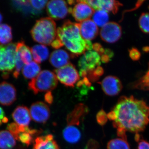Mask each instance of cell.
Returning a JSON list of instances; mask_svg holds the SVG:
<instances>
[{"label":"cell","mask_w":149,"mask_h":149,"mask_svg":"<svg viewBox=\"0 0 149 149\" xmlns=\"http://www.w3.org/2000/svg\"><path fill=\"white\" fill-rule=\"evenodd\" d=\"M13 118L15 123L22 127H28L31 120L30 111L27 107L19 106L13 113Z\"/></svg>","instance_id":"obj_17"},{"label":"cell","mask_w":149,"mask_h":149,"mask_svg":"<svg viewBox=\"0 0 149 149\" xmlns=\"http://www.w3.org/2000/svg\"><path fill=\"white\" fill-rule=\"evenodd\" d=\"M143 51L145 52H149V47H146L143 48Z\"/></svg>","instance_id":"obj_43"},{"label":"cell","mask_w":149,"mask_h":149,"mask_svg":"<svg viewBox=\"0 0 149 149\" xmlns=\"http://www.w3.org/2000/svg\"><path fill=\"white\" fill-rule=\"evenodd\" d=\"M104 70L100 66L97 67L95 69L88 72L87 77L90 82H95L98 80L100 77L103 75Z\"/></svg>","instance_id":"obj_31"},{"label":"cell","mask_w":149,"mask_h":149,"mask_svg":"<svg viewBox=\"0 0 149 149\" xmlns=\"http://www.w3.org/2000/svg\"><path fill=\"white\" fill-rule=\"evenodd\" d=\"M24 63L22 61L20 56L17 52L16 51L15 56V65L14 70L13 71V75L15 78H18L20 71L23 69L24 66Z\"/></svg>","instance_id":"obj_33"},{"label":"cell","mask_w":149,"mask_h":149,"mask_svg":"<svg viewBox=\"0 0 149 149\" xmlns=\"http://www.w3.org/2000/svg\"><path fill=\"white\" fill-rule=\"evenodd\" d=\"M45 100L48 103L51 104L53 102V96L51 92H47L45 95Z\"/></svg>","instance_id":"obj_42"},{"label":"cell","mask_w":149,"mask_h":149,"mask_svg":"<svg viewBox=\"0 0 149 149\" xmlns=\"http://www.w3.org/2000/svg\"><path fill=\"white\" fill-rule=\"evenodd\" d=\"M34 61L37 63H42L49 57V49L45 45H35L31 49Z\"/></svg>","instance_id":"obj_20"},{"label":"cell","mask_w":149,"mask_h":149,"mask_svg":"<svg viewBox=\"0 0 149 149\" xmlns=\"http://www.w3.org/2000/svg\"><path fill=\"white\" fill-rule=\"evenodd\" d=\"M85 1L94 10H101L114 14L117 13L119 8L123 6L120 2L114 0H89Z\"/></svg>","instance_id":"obj_14"},{"label":"cell","mask_w":149,"mask_h":149,"mask_svg":"<svg viewBox=\"0 0 149 149\" xmlns=\"http://www.w3.org/2000/svg\"><path fill=\"white\" fill-rule=\"evenodd\" d=\"M16 51L20 56L22 61L24 64H27L32 61V55L30 48L25 45L24 41L17 43Z\"/></svg>","instance_id":"obj_23"},{"label":"cell","mask_w":149,"mask_h":149,"mask_svg":"<svg viewBox=\"0 0 149 149\" xmlns=\"http://www.w3.org/2000/svg\"><path fill=\"white\" fill-rule=\"evenodd\" d=\"M93 21L98 27H103L108 22V13L101 10H97L93 15Z\"/></svg>","instance_id":"obj_28"},{"label":"cell","mask_w":149,"mask_h":149,"mask_svg":"<svg viewBox=\"0 0 149 149\" xmlns=\"http://www.w3.org/2000/svg\"><path fill=\"white\" fill-rule=\"evenodd\" d=\"M51 45L52 47L56 49H59L60 48L63 46V45L61 41L57 37L55 40H54L53 42L52 43Z\"/></svg>","instance_id":"obj_41"},{"label":"cell","mask_w":149,"mask_h":149,"mask_svg":"<svg viewBox=\"0 0 149 149\" xmlns=\"http://www.w3.org/2000/svg\"><path fill=\"white\" fill-rule=\"evenodd\" d=\"M13 40L12 31L10 26L6 24H0V44H10Z\"/></svg>","instance_id":"obj_27"},{"label":"cell","mask_w":149,"mask_h":149,"mask_svg":"<svg viewBox=\"0 0 149 149\" xmlns=\"http://www.w3.org/2000/svg\"><path fill=\"white\" fill-rule=\"evenodd\" d=\"M129 86L132 89L149 91V62L146 73L138 80L130 83Z\"/></svg>","instance_id":"obj_26"},{"label":"cell","mask_w":149,"mask_h":149,"mask_svg":"<svg viewBox=\"0 0 149 149\" xmlns=\"http://www.w3.org/2000/svg\"><path fill=\"white\" fill-rule=\"evenodd\" d=\"M129 56L133 61L139 60L141 56V54L138 49L132 48L129 50Z\"/></svg>","instance_id":"obj_38"},{"label":"cell","mask_w":149,"mask_h":149,"mask_svg":"<svg viewBox=\"0 0 149 149\" xmlns=\"http://www.w3.org/2000/svg\"><path fill=\"white\" fill-rule=\"evenodd\" d=\"M16 44L10 43L6 46L0 45V72L4 78L15 69L16 56Z\"/></svg>","instance_id":"obj_5"},{"label":"cell","mask_w":149,"mask_h":149,"mask_svg":"<svg viewBox=\"0 0 149 149\" xmlns=\"http://www.w3.org/2000/svg\"><path fill=\"white\" fill-rule=\"evenodd\" d=\"M55 22L50 17L40 19L36 21L30 34L33 40L44 45H49L57 37Z\"/></svg>","instance_id":"obj_3"},{"label":"cell","mask_w":149,"mask_h":149,"mask_svg":"<svg viewBox=\"0 0 149 149\" xmlns=\"http://www.w3.org/2000/svg\"><path fill=\"white\" fill-rule=\"evenodd\" d=\"M97 120L99 124L104 125L107 120V114L103 110L100 111L97 115Z\"/></svg>","instance_id":"obj_36"},{"label":"cell","mask_w":149,"mask_h":149,"mask_svg":"<svg viewBox=\"0 0 149 149\" xmlns=\"http://www.w3.org/2000/svg\"><path fill=\"white\" fill-rule=\"evenodd\" d=\"M100 84L101 85L103 91L107 95H117L122 90V83L120 79L116 76H107Z\"/></svg>","instance_id":"obj_12"},{"label":"cell","mask_w":149,"mask_h":149,"mask_svg":"<svg viewBox=\"0 0 149 149\" xmlns=\"http://www.w3.org/2000/svg\"><path fill=\"white\" fill-rule=\"evenodd\" d=\"M139 26L142 32L149 34V13L141 15L139 19Z\"/></svg>","instance_id":"obj_30"},{"label":"cell","mask_w":149,"mask_h":149,"mask_svg":"<svg viewBox=\"0 0 149 149\" xmlns=\"http://www.w3.org/2000/svg\"><path fill=\"white\" fill-rule=\"evenodd\" d=\"M47 11L49 17L55 20L64 18L69 13V8L64 1L53 0L48 1Z\"/></svg>","instance_id":"obj_8"},{"label":"cell","mask_w":149,"mask_h":149,"mask_svg":"<svg viewBox=\"0 0 149 149\" xmlns=\"http://www.w3.org/2000/svg\"><path fill=\"white\" fill-rule=\"evenodd\" d=\"M41 67L35 61H31L25 64L22 70V73L24 78L27 79H33L37 77L40 72Z\"/></svg>","instance_id":"obj_25"},{"label":"cell","mask_w":149,"mask_h":149,"mask_svg":"<svg viewBox=\"0 0 149 149\" xmlns=\"http://www.w3.org/2000/svg\"><path fill=\"white\" fill-rule=\"evenodd\" d=\"M113 56V52L111 50L105 49L104 53L101 56V60L104 63H107L110 61Z\"/></svg>","instance_id":"obj_37"},{"label":"cell","mask_w":149,"mask_h":149,"mask_svg":"<svg viewBox=\"0 0 149 149\" xmlns=\"http://www.w3.org/2000/svg\"><path fill=\"white\" fill-rule=\"evenodd\" d=\"M88 109L83 104H79L74 107V109L70 113L67 117V125L77 127L88 113Z\"/></svg>","instance_id":"obj_15"},{"label":"cell","mask_w":149,"mask_h":149,"mask_svg":"<svg viewBox=\"0 0 149 149\" xmlns=\"http://www.w3.org/2000/svg\"><path fill=\"white\" fill-rule=\"evenodd\" d=\"M57 37L68 50L76 55L83 54L86 50L93 49L91 41H85L81 36L79 23L65 21L57 29Z\"/></svg>","instance_id":"obj_2"},{"label":"cell","mask_w":149,"mask_h":149,"mask_svg":"<svg viewBox=\"0 0 149 149\" xmlns=\"http://www.w3.org/2000/svg\"><path fill=\"white\" fill-rule=\"evenodd\" d=\"M54 73L58 80L67 87H74L80 79V74L75 66L70 63L55 70Z\"/></svg>","instance_id":"obj_7"},{"label":"cell","mask_w":149,"mask_h":149,"mask_svg":"<svg viewBox=\"0 0 149 149\" xmlns=\"http://www.w3.org/2000/svg\"><path fill=\"white\" fill-rule=\"evenodd\" d=\"M76 2L73 8H69V13L79 22L90 19L95 12V10L85 1H77Z\"/></svg>","instance_id":"obj_10"},{"label":"cell","mask_w":149,"mask_h":149,"mask_svg":"<svg viewBox=\"0 0 149 149\" xmlns=\"http://www.w3.org/2000/svg\"><path fill=\"white\" fill-rule=\"evenodd\" d=\"M63 136L67 142L70 143H74L80 140L81 134L78 127L67 125L63 130Z\"/></svg>","instance_id":"obj_21"},{"label":"cell","mask_w":149,"mask_h":149,"mask_svg":"<svg viewBox=\"0 0 149 149\" xmlns=\"http://www.w3.org/2000/svg\"><path fill=\"white\" fill-rule=\"evenodd\" d=\"M16 144L15 139L9 131H0V149H13Z\"/></svg>","instance_id":"obj_22"},{"label":"cell","mask_w":149,"mask_h":149,"mask_svg":"<svg viewBox=\"0 0 149 149\" xmlns=\"http://www.w3.org/2000/svg\"><path fill=\"white\" fill-rule=\"evenodd\" d=\"M8 121V118L6 117L3 110L0 107V125H1L3 123H6Z\"/></svg>","instance_id":"obj_40"},{"label":"cell","mask_w":149,"mask_h":149,"mask_svg":"<svg viewBox=\"0 0 149 149\" xmlns=\"http://www.w3.org/2000/svg\"><path fill=\"white\" fill-rule=\"evenodd\" d=\"M33 149H60L54 137L51 134L40 136L35 139Z\"/></svg>","instance_id":"obj_19"},{"label":"cell","mask_w":149,"mask_h":149,"mask_svg":"<svg viewBox=\"0 0 149 149\" xmlns=\"http://www.w3.org/2000/svg\"><path fill=\"white\" fill-rule=\"evenodd\" d=\"M27 127L26 128L24 132L19 133L17 137V140L28 146L29 145H31L33 142L34 136L27 132Z\"/></svg>","instance_id":"obj_32"},{"label":"cell","mask_w":149,"mask_h":149,"mask_svg":"<svg viewBox=\"0 0 149 149\" xmlns=\"http://www.w3.org/2000/svg\"><path fill=\"white\" fill-rule=\"evenodd\" d=\"M120 138L126 139V133L138 134L145 129L149 123V107L142 100L122 96L113 109L107 114Z\"/></svg>","instance_id":"obj_1"},{"label":"cell","mask_w":149,"mask_h":149,"mask_svg":"<svg viewBox=\"0 0 149 149\" xmlns=\"http://www.w3.org/2000/svg\"><path fill=\"white\" fill-rule=\"evenodd\" d=\"M139 135H136V141H139L138 149H149V142L144 140H140Z\"/></svg>","instance_id":"obj_39"},{"label":"cell","mask_w":149,"mask_h":149,"mask_svg":"<svg viewBox=\"0 0 149 149\" xmlns=\"http://www.w3.org/2000/svg\"><path fill=\"white\" fill-rule=\"evenodd\" d=\"M11 5L15 9L25 14L36 15L40 12L35 10L30 4L29 1H12Z\"/></svg>","instance_id":"obj_24"},{"label":"cell","mask_w":149,"mask_h":149,"mask_svg":"<svg viewBox=\"0 0 149 149\" xmlns=\"http://www.w3.org/2000/svg\"><path fill=\"white\" fill-rule=\"evenodd\" d=\"M7 129L8 131L12 134L15 140H17L19 134L20 133L19 126L15 123H11L8 125Z\"/></svg>","instance_id":"obj_35"},{"label":"cell","mask_w":149,"mask_h":149,"mask_svg":"<svg viewBox=\"0 0 149 149\" xmlns=\"http://www.w3.org/2000/svg\"><path fill=\"white\" fill-rule=\"evenodd\" d=\"M107 149H130L127 139L118 138L113 139L108 143Z\"/></svg>","instance_id":"obj_29"},{"label":"cell","mask_w":149,"mask_h":149,"mask_svg":"<svg viewBox=\"0 0 149 149\" xmlns=\"http://www.w3.org/2000/svg\"><path fill=\"white\" fill-rule=\"evenodd\" d=\"M31 118L35 122L45 123L50 117V111L47 105L42 102L32 104L30 109Z\"/></svg>","instance_id":"obj_11"},{"label":"cell","mask_w":149,"mask_h":149,"mask_svg":"<svg viewBox=\"0 0 149 149\" xmlns=\"http://www.w3.org/2000/svg\"><path fill=\"white\" fill-rule=\"evenodd\" d=\"M80 34L86 41H91L97 36L98 26L91 19H88L79 23Z\"/></svg>","instance_id":"obj_16"},{"label":"cell","mask_w":149,"mask_h":149,"mask_svg":"<svg viewBox=\"0 0 149 149\" xmlns=\"http://www.w3.org/2000/svg\"><path fill=\"white\" fill-rule=\"evenodd\" d=\"M58 79L54 72L48 70L40 72L28 84V88L35 94L41 92H51L56 87Z\"/></svg>","instance_id":"obj_4"},{"label":"cell","mask_w":149,"mask_h":149,"mask_svg":"<svg viewBox=\"0 0 149 149\" xmlns=\"http://www.w3.org/2000/svg\"><path fill=\"white\" fill-rule=\"evenodd\" d=\"M70 56L67 52L63 49L54 51L50 56L49 62L54 67L58 69L70 63Z\"/></svg>","instance_id":"obj_18"},{"label":"cell","mask_w":149,"mask_h":149,"mask_svg":"<svg viewBox=\"0 0 149 149\" xmlns=\"http://www.w3.org/2000/svg\"><path fill=\"white\" fill-rule=\"evenodd\" d=\"M30 4L35 10L40 12L45 8L48 2L47 1H29Z\"/></svg>","instance_id":"obj_34"},{"label":"cell","mask_w":149,"mask_h":149,"mask_svg":"<svg viewBox=\"0 0 149 149\" xmlns=\"http://www.w3.org/2000/svg\"><path fill=\"white\" fill-rule=\"evenodd\" d=\"M122 29L119 24L114 22H108L102 27L100 35L103 41L108 43H114L120 39Z\"/></svg>","instance_id":"obj_9"},{"label":"cell","mask_w":149,"mask_h":149,"mask_svg":"<svg viewBox=\"0 0 149 149\" xmlns=\"http://www.w3.org/2000/svg\"><path fill=\"white\" fill-rule=\"evenodd\" d=\"M17 92L12 84L6 82L0 83V104L10 106L16 100Z\"/></svg>","instance_id":"obj_13"},{"label":"cell","mask_w":149,"mask_h":149,"mask_svg":"<svg viewBox=\"0 0 149 149\" xmlns=\"http://www.w3.org/2000/svg\"><path fill=\"white\" fill-rule=\"evenodd\" d=\"M3 19L2 15L1 13H0V24H1V22L2 21Z\"/></svg>","instance_id":"obj_44"},{"label":"cell","mask_w":149,"mask_h":149,"mask_svg":"<svg viewBox=\"0 0 149 149\" xmlns=\"http://www.w3.org/2000/svg\"><path fill=\"white\" fill-rule=\"evenodd\" d=\"M101 57L95 51H87L83 54L78 62L80 75L82 77H87L88 72L95 69L101 64Z\"/></svg>","instance_id":"obj_6"}]
</instances>
